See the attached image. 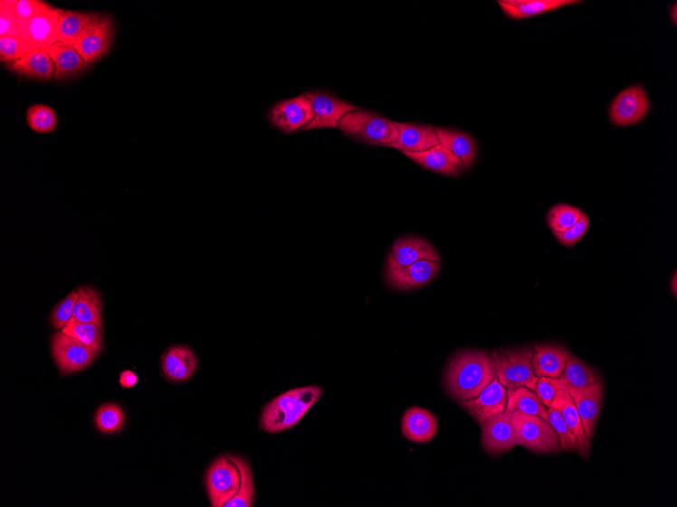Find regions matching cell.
Here are the masks:
<instances>
[{
  "instance_id": "1",
  "label": "cell",
  "mask_w": 677,
  "mask_h": 507,
  "mask_svg": "<svg viewBox=\"0 0 677 507\" xmlns=\"http://www.w3.org/2000/svg\"><path fill=\"white\" fill-rule=\"evenodd\" d=\"M496 378L492 353L465 351L456 354L445 373V389L456 401L476 399Z\"/></svg>"
},
{
  "instance_id": "2",
  "label": "cell",
  "mask_w": 677,
  "mask_h": 507,
  "mask_svg": "<svg viewBox=\"0 0 677 507\" xmlns=\"http://www.w3.org/2000/svg\"><path fill=\"white\" fill-rule=\"evenodd\" d=\"M319 386L294 388L271 400L261 414V427L268 434H281L298 426L320 399Z\"/></svg>"
},
{
  "instance_id": "3",
  "label": "cell",
  "mask_w": 677,
  "mask_h": 507,
  "mask_svg": "<svg viewBox=\"0 0 677 507\" xmlns=\"http://www.w3.org/2000/svg\"><path fill=\"white\" fill-rule=\"evenodd\" d=\"M338 129L346 136L372 146L388 147L399 138V130L395 122L360 108L345 115L338 124Z\"/></svg>"
},
{
  "instance_id": "4",
  "label": "cell",
  "mask_w": 677,
  "mask_h": 507,
  "mask_svg": "<svg viewBox=\"0 0 677 507\" xmlns=\"http://www.w3.org/2000/svg\"><path fill=\"white\" fill-rule=\"evenodd\" d=\"M511 422L516 437V446L541 454H557L561 451L560 439L548 421L520 410L511 412Z\"/></svg>"
},
{
  "instance_id": "5",
  "label": "cell",
  "mask_w": 677,
  "mask_h": 507,
  "mask_svg": "<svg viewBox=\"0 0 677 507\" xmlns=\"http://www.w3.org/2000/svg\"><path fill=\"white\" fill-rule=\"evenodd\" d=\"M496 378L508 389L529 388L535 391L538 377L533 373L531 348L494 351Z\"/></svg>"
},
{
  "instance_id": "6",
  "label": "cell",
  "mask_w": 677,
  "mask_h": 507,
  "mask_svg": "<svg viewBox=\"0 0 677 507\" xmlns=\"http://www.w3.org/2000/svg\"><path fill=\"white\" fill-rule=\"evenodd\" d=\"M205 484L211 506L224 507L233 500L241 486V471L234 455H222L211 465Z\"/></svg>"
},
{
  "instance_id": "7",
  "label": "cell",
  "mask_w": 677,
  "mask_h": 507,
  "mask_svg": "<svg viewBox=\"0 0 677 507\" xmlns=\"http://www.w3.org/2000/svg\"><path fill=\"white\" fill-rule=\"evenodd\" d=\"M114 38L111 16L99 14L81 33L74 47L89 65L94 64L108 53Z\"/></svg>"
},
{
  "instance_id": "8",
  "label": "cell",
  "mask_w": 677,
  "mask_h": 507,
  "mask_svg": "<svg viewBox=\"0 0 677 507\" xmlns=\"http://www.w3.org/2000/svg\"><path fill=\"white\" fill-rule=\"evenodd\" d=\"M310 101L312 113L311 122L303 127L300 132L317 129H337L342 117L360 108L344 100L331 92L308 91L304 94Z\"/></svg>"
},
{
  "instance_id": "9",
  "label": "cell",
  "mask_w": 677,
  "mask_h": 507,
  "mask_svg": "<svg viewBox=\"0 0 677 507\" xmlns=\"http://www.w3.org/2000/svg\"><path fill=\"white\" fill-rule=\"evenodd\" d=\"M51 351L62 374H72L88 368L99 352L64 333L51 338Z\"/></svg>"
},
{
  "instance_id": "10",
  "label": "cell",
  "mask_w": 677,
  "mask_h": 507,
  "mask_svg": "<svg viewBox=\"0 0 677 507\" xmlns=\"http://www.w3.org/2000/svg\"><path fill=\"white\" fill-rule=\"evenodd\" d=\"M61 12L59 8L45 3L37 14L20 25L21 37L43 50L61 43L62 38L59 33Z\"/></svg>"
},
{
  "instance_id": "11",
  "label": "cell",
  "mask_w": 677,
  "mask_h": 507,
  "mask_svg": "<svg viewBox=\"0 0 677 507\" xmlns=\"http://www.w3.org/2000/svg\"><path fill=\"white\" fill-rule=\"evenodd\" d=\"M268 120L275 128L285 134L300 132L309 125L314 113L306 95L278 101L270 108Z\"/></svg>"
},
{
  "instance_id": "12",
  "label": "cell",
  "mask_w": 677,
  "mask_h": 507,
  "mask_svg": "<svg viewBox=\"0 0 677 507\" xmlns=\"http://www.w3.org/2000/svg\"><path fill=\"white\" fill-rule=\"evenodd\" d=\"M649 111L650 101L647 92L639 84L621 91L608 108L609 119L619 127L640 123Z\"/></svg>"
},
{
  "instance_id": "13",
  "label": "cell",
  "mask_w": 677,
  "mask_h": 507,
  "mask_svg": "<svg viewBox=\"0 0 677 507\" xmlns=\"http://www.w3.org/2000/svg\"><path fill=\"white\" fill-rule=\"evenodd\" d=\"M440 264L420 260L409 266H399L387 260L386 280L396 289L412 290L430 283L437 276Z\"/></svg>"
},
{
  "instance_id": "14",
  "label": "cell",
  "mask_w": 677,
  "mask_h": 507,
  "mask_svg": "<svg viewBox=\"0 0 677 507\" xmlns=\"http://www.w3.org/2000/svg\"><path fill=\"white\" fill-rule=\"evenodd\" d=\"M507 389L495 378L476 399L460 401L461 407L482 426L490 418L505 412Z\"/></svg>"
},
{
  "instance_id": "15",
  "label": "cell",
  "mask_w": 677,
  "mask_h": 507,
  "mask_svg": "<svg viewBox=\"0 0 677 507\" xmlns=\"http://www.w3.org/2000/svg\"><path fill=\"white\" fill-rule=\"evenodd\" d=\"M482 427V445L490 455L511 451L516 446V437L511 422V413L503 412L488 419Z\"/></svg>"
},
{
  "instance_id": "16",
  "label": "cell",
  "mask_w": 677,
  "mask_h": 507,
  "mask_svg": "<svg viewBox=\"0 0 677 507\" xmlns=\"http://www.w3.org/2000/svg\"><path fill=\"white\" fill-rule=\"evenodd\" d=\"M604 391L603 381L581 390H568L579 413L584 433L589 441L594 437L599 412L602 409Z\"/></svg>"
},
{
  "instance_id": "17",
  "label": "cell",
  "mask_w": 677,
  "mask_h": 507,
  "mask_svg": "<svg viewBox=\"0 0 677 507\" xmlns=\"http://www.w3.org/2000/svg\"><path fill=\"white\" fill-rule=\"evenodd\" d=\"M395 123L399 130V138L388 147L402 152H422L440 145L434 126Z\"/></svg>"
},
{
  "instance_id": "18",
  "label": "cell",
  "mask_w": 677,
  "mask_h": 507,
  "mask_svg": "<svg viewBox=\"0 0 677 507\" xmlns=\"http://www.w3.org/2000/svg\"><path fill=\"white\" fill-rule=\"evenodd\" d=\"M532 350V369L538 378L558 379L563 375L569 350L560 344H537Z\"/></svg>"
},
{
  "instance_id": "19",
  "label": "cell",
  "mask_w": 677,
  "mask_h": 507,
  "mask_svg": "<svg viewBox=\"0 0 677 507\" xmlns=\"http://www.w3.org/2000/svg\"><path fill=\"white\" fill-rule=\"evenodd\" d=\"M403 154L414 163L437 174L454 176L461 174L464 169L461 159L440 145L426 151L403 152Z\"/></svg>"
},
{
  "instance_id": "20",
  "label": "cell",
  "mask_w": 677,
  "mask_h": 507,
  "mask_svg": "<svg viewBox=\"0 0 677 507\" xmlns=\"http://www.w3.org/2000/svg\"><path fill=\"white\" fill-rule=\"evenodd\" d=\"M387 260L399 266H409L420 260L442 263L437 251L427 240L419 238L397 239L389 252Z\"/></svg>"
},
{
  "instance_id": "21",
  "label": "cell",
  "mask_w": 677,
  "mask_h": 507,
  "mask_svg": "<svg viewBox=\"0 0 677 507\" xmlns=\"http://www.w3.org/2000/svg\"><path fill=\"white\" fill-rule=\"evenodd\" d=\"M551 408L557 409L561 414L565 424L569 427L575 437H577L578 453L582 458L587 459L590 454L591 443L586 433H584L582 421L572 397L562 383Z\"/></svg>"
},
{
  "instance_id": "22",
  "label": "cell",
  "mask_w": 677,
  "mask_h": 507,
  "mask_svg": "<svg viewBox=\"0 0 677 507\" xmlns=\"http://www.w3.org/2000/svg\"><path fill=\"white\" fill-rule=\"evenodd\" d=\"M198 366L197 357L188 346L174 345L167 349L162 357V369L165 376L173 382H186Z\"/></svg>"
},
{
  "instance_id": "23",
  "label": "cell",
  "mask_w": 677,
  "mask_h": 507,
  "mask_svg": "<svg viewBox=\"0 0 677 507\" xmlns=\"http://www.w3.org/2000/svg\"><path fill=\"white\" fill-rule=\"evenodd\" d=\"M578 3L574 0H501L498 2L508 18L514 21L526 20Z\"/></svg>"
},
{
  "instance_id": "24",
  "label": "cell",
  "mask_w": 677,
  "mask_h": 507,
  "mask_svg": "<svg viewBox=\"0 0 677 507\" xmlns=\"http://www.w3.org/2000/svg\"><path fill=\"white\" fill-rule=\"evenodd\" d=\"M437 429V419L426 409L412 408L404 414L402 432L411 442L428 443L435 437Z\"/></svg>"
},
{
  "instance_id": "25",
  "label": "cell",
  "mask_w": 677,
  "mask_h": 507,
  "mask_svg": "<svg viewBox=\"0 0 677 507\" xmlns=\"http://www.w3.org/2000/svg\"><path fill=\"white\" fill-rule=\"evenodd\" d=\"M46 51L55 64L54 80H56L73 78V76L81 74L90 67L73 44H66L61 42V43L50 47Z\"/></svg>"
},
{
  "instance_id": "26",
  "label": "cell",
  "mask_w": 677,
  "mask_h": 507,
  "mask_svg": "<svg viewBox=\"0 0 677 507\" xmlns=\"http://www.w3.org/2000/svg\"><path fill=\"white\" fill-rule=\"evenodd\" d=\"M12 71L30 79L50 80L55 76V64L46 50L36 48L18 62L7 66Z\"/></svg>"
},
{
  "instance_id": "27",
  "label": "cell",
  "mask_w": 677,
  "mask_h": 507,
  "mask_svg": "<svg viewBox=\"0 0 677 507\" xmlns=\"http://www.w3.org/2000/svg\"><path fill=\"white\" fill-rule=\"evenodd\" d=\"M440 146H444L461 159L464 168H469L477 156V145L471 135L464 132L436 128Z\"/></svg>"
},
{
  "instance_id": "28",
  "label": "cell",
  "mask_w": 677,
  "mask_h": 507,
  "mask_svg": "<svg viewBox=\"0 0 677 507\" xmlns=\"http://www.w3.org/2000/svg\"><path fill=\"white\" fill-rule=\"evenodd\" d=\"M558 379L567 390H581L602 381L596 369L572 353L567 359L563 375Z\"/></svg>"
},
{
  "instance_id": "29",
  "label": "cell",
  "mask_w": 677,
  "mask_h": 507,
  "mask_svg": "<svg viewBox=\"0 0 677 507\" xmlns=\"http://www.w3.org/2000/svg\"><path fill=\"white\" fill-rule=\"evenodd\" d=\"M514 410L537 416L548 421L545 405L540 402L535 392L526 387L508 389L505 411L511 413Z\"/></svg>"
},
{
  "instance_id": "30",
  "label": "cell",
  "mask_w": 677,
  "mask_h": 507,
  "mask_svg": "<svg viewBox=\"0 0 677 507\" xmlns=\"http://www.w3.org/2000/svg\"><path fill=\"white\" fill-rule=\"evenodd\" d=\"M78 292L79 299L76 302L72 318L81 323L94 324L103 328L101 300L99 293L90 286H81Z\"/></svg>"
},
{
  "instance_id": "31",
  "label": "cell",
  "mask_w": 677,
  "mask_h": 507,
  "mask_svg": "<svg viewBox=\"0 0 677 507\" xmlns=\"http://www.w3.org/2000/svg\"><path fill=\"white\" fill-rule=\"evenodd\" d=\"M96 15L97 14L62 10L61 18H59V33H61L62 42L74 45L81 33Z\"/></svg>"
},
{
  "instance_id": "32",
  "label": "cell",
  "mask_w": 677,
  "mask_h": 507,
  "mask_svg": "<svg viewBox=\"0 0 677 507\" xmlns=\"http://www.w3.org/2000/svg\"><path fill=\"white\" fill-rule=\"evenodd\" d=\"M62 332L99 353L103 350V328L97 324L81 323L72 318Z\"/></svg>"
},
{
  "instance_id": "33",
  "label": "cell",
  "mask_w": 677,
  "mask_h": 507,
  "mask_svg": "<svg viewBox=\"0 0 677 507\" xmlns=\"http://www.w3.org/2000/svg\"><path fill=\"white\" fill-rule=\"evenodd\" d=\"M582 215V210L579 208L567 204H558L548 211L547 223L555 235L568 230L569 228L579 221Z\"/></svg>"
},
{
  "instance_id": "34",
  "label": "cell",
  "mask_w": 677,
  "mask_h": 507,
  "mask_svg": "<svg viewBox=\"0 0 677 507\" xmlns=\"http://www.w3.org/2000/svg\"><path fill=\"white\" fill-rule=\"evenodd\" d=\"M234 457L241 471V486L238 493L224 507H251L255 500V485L250 465L242 458Z\"/></svg>"
},
{
  "instance_id": "35",
  "label": "cell",
  "mask_w": 677,
  "mask_h": 507,
  "mask_svg": "<svg viewBox=\"0 0 677 507\" xmlns=\"http://www.w3.org/2000/svg\"><path fill=\"white\" fill-rule=\"evenodd\" d=\"M36 48L21 36L0 37V59L6 66L18 62Z\"/></svg>"
},
{
  "instance_id": "36",
  "label": "cell",
  "mask_w": 677,
  "mask_h": 507,
  "mask_svg": "<svg viewBox=\"0 0 677 507\" xmlns=\"http://www.w3.org/2000/svg\"><path fill=\"white\" fill-rule=\"evenodd\" d=\"M27 123L30 128L37 133H52L57 126V115L51 107L33 105L27 112Z\"/></svg>"
},
{
  "instance_id": "37",
  "label": "cell",
  "mask_w": 677,
  "mask_h": 507,
  "mask_svg": "<svg viewBox=\"0 0 677 507\" xmlns=\"http://www.w3.org/2000/svg\"><path fill=\"white\" fill-rule=\"evenodd\" d=\"M124 420L123 410L113 403L101 405L96 414V425L104 434L119 432L123 427Z\"/></svg>"
},
{
  "instance_id": "38",
  "label": "cell",
  "mask_w": 677,
  "mask_h": 507,
  "mask_svg": "<svg viewBox=\"0 0 677 507\" xmlns=\"http://www.w3.org/2000/svg\"><path fill=\"white\" fill-rule=\"evenodd\" d=\"M15 2L16 0L0 2V37L21 36Z\"/></svg>"
},
{
  "instance_id": "39",
  "label": "cell",
  "mask_w": 677,
  "mask_h": 507,
  "mask_svg": "<svg viewBox=\"0 0 677 507\" xmlns=\"http://www.w3.org/2000/svg\"><path fill=\"white\" fill-rule=\"evenodd\" d=\"M548 421L553 426L556 433L560 439L561 450L563 451H577V437L572 434L571 430L565 424L561 414L553 408H547Z\"/></svg>"
},
{
  "instance_id": "40",
  "label": "cell",
  "mask_w": 677,
  "mask_h": 507,
  "mask_svg": "<svg viewBox=\"0 0 677 507\" xmlns=\"http://www.w3.org/2000/svg\"><path fill=\"white\" fill-rule=\"evenodd\" d=\"M79 299V292H72L65 299L58 304L51 314V324L54 328L62 329L73 317L76 302Z\"/></svg>"
},
{
  "instance_id": "41",
  "label": "cell",
  "mask_w": 677,
  "mask_h": 507,
  "mask_svg": "<svg viewBox=\"0 0 677 507\" xmlns=\"http://www.w3.org/2000/svg\"><path fill=\"white\" fill-rule=\"evenodd\" d=\"M589 223V218L586 214L583 213L579 221L573 227L569 228L568 230L555 234L556 239L558 243H561L564 247L572 248L584 238V235L586 234Z\"/></svg>"
},
{
  "instance_id": "42",
  "label": "cell",
  "mask_w": 677,
  "mask_h": 507,
  "mask_svg": "<svg viewBox=\"0 0 677 507\" xmlns=\"http://www.w3.org/2000/svg\"><path fill=\"white\" fill-rule=\"evenodd\" d=\"M561 382L558 379L540 377L538 379L535 392L541 403L547 408H551L558 390H560Z\"/></svg>"
},
{
  "instance_id": "43",
  "label": "cell",
  "mask_w": 677,
  "mask_h": 507,
  "mask_svg": "<svg viewBox=\"0 0 677 507\" xmlns=\"http://www.w3.org/2000/svg\"><path fill=\"white\" fill-rule=\"evenodd\" d=\"M44 4L40 0H16L15 13L18 15L19 24L21 25L30 20L33 14L41 10Z\"/></svg>"
},
{
  "instance_id": "44",
  "label": "cell",
  "mask_w": 677,
  "mask_h": 507,
  "mask_svg": "<svg viewBox=\"0 0 677 507\" xmlns=\"http://www.w3.org/2000/svg\"><path fill=\"white\" fill-rule=\"evenodd\" d=\"M119 383L123 388L130 389L138 383V377L134 371L126 370L120 374Z\"/></svg>"
},
{
  "instance_id": "45",
  "label": "cell",
  "mask_w": 677,
  "mask_h": 507,
  "mask_svg": "<svg viewBox=\"0 0 677 507\" xmlns=\"http://www.w3.org/2000/svg\"><path fill=\"white\" fill-rule=\"evenodd\" d=\"M673 14V16H672V20L673 21L674 24H676V19H677V14H676V5H673V10H672V12L671 13V14Z\"/></svg>"
},
{
  "instance_id": "46",
  "label": "cell",
  "mask_w": 677,
  "mask_h": 507,
  "mask_svg": "<svg viewBox=\"0 0 677 507\" xmlns=\"http://www.w3.org/2000/svg\"><path fill=\"white\" fill-rule=\"evenodd\" d=\"M672 281H673L672 291H673L674 296H676V281H677L676 280V273L673 276Z\"/></svg>"
}]
</instances>
